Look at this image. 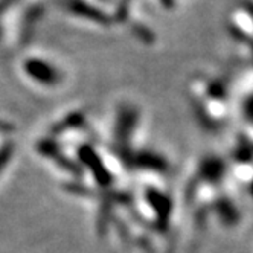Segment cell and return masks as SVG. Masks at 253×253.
<instances>
[{
  "mask_svg": "<svg viewBox=\"0 0 253 253\" xmlns=\"http://www.w3.org/2000/svg\"><path fill=\"white\" fill-rule=\"evenodd\" d=\"M64 6H66L70 12L78 14V15H84V17H87V19L95 20V22H98V23H105V22H108V20H107V17H105V14H104L102 11L92 8L90 5L84 3L83 0H67Z\"/></svg>",
  "mask_w": 253,
  "mask_h": 253,
  "instance_id": "2",
  "label": "cell"
},
{
  "mask_svg": "<svg viewBox=\"0 0 253 253\" xmlns=\"http://www.w3.org/2000/svg\"><path fill=\"white\" fill-rule=\"evenodd\" d=\"M25 70L31 78H34L35 81H39L42 84L52 85V84L58 83L57 70L53 69L50 64L44 63L43 60H37V58L28 60L25 63Z\"/></svg>",
  "mask_w": 253,
  "mask_h": 253,
  "instance_id": "1",
  "label": "cell"
}]
</instances>
